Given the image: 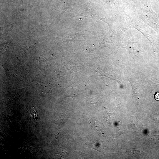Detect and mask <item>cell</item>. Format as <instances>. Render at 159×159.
Here are the masks:
<instances>
[{"label": "cell", "instance_id": "1", "mask_svg": "<svg viewBox=\"0 0 159 159\" xmlns=\"http://www.w3.org/2000/svg\"><path fill=\"white\" fill-rule=\"evenodd\" d=\"M137 16L159 33V21L157 15L153 11L149 0L137 11Z\"/></svg>", "mask_w": 159, "mask_h": 159}, {"label": "cell", "instance_id": "2", "mask_svg": "<svg viewBox=\"0 0 159 159\" xmlns=\"http://www.w3.org/2000/svg\"><path fill=\"white\" fill-rule=\"evenodd\" d=\"M119 14H121L124 17L129 27L136 29L141 32L145 37H147L149 32L144 28V26L138 25L136 21L124 12H122L120 13Z\"/></svg>", "mask_w": 159, "mask_h": 159}, {"label": "cell", "instance_id": "3", "mask_svg": "<svg viewBox=\"0 0 159 159\" xmlns=\"http://www.w3.org/2000/svg\"><path fill=\"white\" fill-rule=\"evenodd\" d=\"M90 144L89 145V147L93 148L101 152V150L102 148L101 147V144L100 141L96 139L91 140Z\"/></svg>", "mask_w": 159, "mask_h": 159}, {"label": "cell", "instance_id": "4", "mask_svg": "<svg viewBox=\"0 0 159 159\" xmlns=\"http://www.w3.org/2000/svg\"><path fill=\"white\" fill-rule=\"evenodd\" d=\"M155 97L156 100H159V92H157L155 95Z\"/></svg>", "mask_w": 159, "mask_h": 159}, {"label": "cell", "instance_id": "5", "mask_svg": "<svg viewBox=\"0 0 159 159\" xmlns=\"http://www.w3.org/2000/svg\"><path fill=\"white\" fill-rule=\"evenodd\" d=\"M130 1H133V2H134V0H129Z\"/></svg>", "mask_w": 159, "mask_h": 159}]
</instances>
